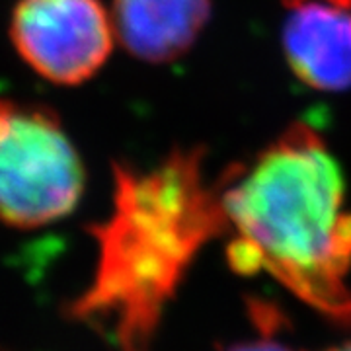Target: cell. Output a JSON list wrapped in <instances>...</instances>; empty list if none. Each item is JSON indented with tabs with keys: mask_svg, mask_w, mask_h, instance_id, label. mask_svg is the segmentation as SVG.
I'll list each match as a JSON object with an SVG mask.
<instances>
[{
	"mask_svg": "<svg viewBox=\"0 0 351 351\" xmlns=\"http://www.w3.org/2000/svg\"><path fill=\"white\" fill-rule=\"evenodd\" d=\"M205 149H174L151 168L113 164V203L90 228L98 262L73 313L121 351H151L162 314L209 242L228 232Z\"/></svg>",
	"mask_w": 351,
	"mask_h": 351,
	"instance_id": "2",
	"label": "cell"
},
{
	"mask_svg": "<svg viewBox=\"0 0 351 351\" xmlns=\"http://www.w3.org/2000/svg\"><path fill=\"white\" fill-rule=\"evenodd\" d=\"M234 271L267 274L330 322L351 326V211L326 138L293 123L219 176Z\"/></svg>",
	"mask_w": 351,
	"mask_h": 351,
	"instance_id": "1",
	"label": "cell"
},
{
	"mask_svg": "<svg viewBox=\"0 0 351 351\" xmlns=\"http://www.w3.org/2000/svg\"><path fill=\"white\" fill-rule=\"evenodd\" d=\"M112 16L100 0H18L10 39L45 80L78 86L100 73L113 49Z\"/></svg>",
	"mask_w": 351,
	"mask_h": 351,
	"instance_id": "4",
	"label": "cell"
},
{
	"mask_svg": "<svg viewBox=\"0 0 351 351\" xmlns=\"http://www.w3.org/2000/svg\"><path fill=\"white\" fill-rule=\"evenodd\" d=\"M289 69L318 92L351 90V0H281Z\"/></svg>",
	"mask_w": 351,
	"mask_h": 351,
	"instance_id": "5",
	"label": "cell"
},
{
	"mask_svg": "<svg viewBox=\"0 0 351 351\" xmlns=\"http://www.w3.org/2000/svg\"><path fill=\"white\" fill-rule=\"evenodd\" d=\"M226 351H295L289 346L277 341V339L269 338V336H262L258 339H248V341H240L230 346Z\"/></svg>",
	"mask_w": 351,
	"mask_h": 351,
	"instance_id": "7",
	"label": "cell"
},
{
	"mask_svg": "<svg viewBox=\"0 0 351 351\" xmlns=\"http://www.w3.org/2000/svg\"><path fill=\"white\" fill-rule=\"evenodd\" d=\"M211 20V0H115L113 32L143 63L166 64L184 57Z\"/></svg>",
	"mask_w": 351,
	"mask_h": 351,
	"instance_id": "6",
	"label": "cell"
},
{
	"mask_svg": "<svg viewBox=\"0 0 351 351\" xmlns=\"http://www.w3.org/2000/svg\"><path fill=\"white\" fill-rule=\"evenodd\" d=\"M328 351H351V341L343 343V346H338V348H332V350Z\"/></svg>",
	"mask_w": 351,
	"mask_h": 351,
	"instance_id": "8",
	"label": "cell"
},
{
	"mask_svg": "<svg viewBox=\"0 0 351 351\" xmlns=\"http://www.w3.org/2000/svg\"><path fill=\"white\" fill-rule=\"evenodd\" d=\"M82 158L51 108L0 98V223L49 225L75 211Z\"/></svg>",
	"mask_w": 351,
	"mask_h": 351,
	"instance_id": "3",
	"label": "cell"
}]
</instances>
